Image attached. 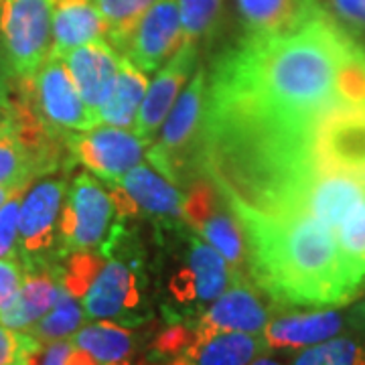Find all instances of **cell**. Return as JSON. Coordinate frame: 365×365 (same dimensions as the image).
<instances>
[{"instance_id": "obj_1", "label": "cell", "mask_w": 365, "mask_h": 365, "mask_svg": "<svg viewBox=\"0 0 365 365\" xmlns=\"http://www.w3.org/2000/svg\"><path fill=\"white\" fill-rule=\"evenodd\" d=\"M365 108V47L319 0L282 31L246 35L213 67L201 136L276 148L313 140L333 112Z\"/></svg>"}, {"instance_id": "obj_2", "label": "cell", "mask_w": 365, "mask_h": 365, "mask_svg": "<svg viewBox=\"0 0 365 365\" xmlns=\"http://www.w3.org/2000/svg\"><path fill=\"white\" fill-rule=\"evenodd\" d=\"M234 209L246 237L254 284L280 307L337 309L359 297L335 234L304 211H262L240 201Z\"/></svg>"}, {"instance_id": "obj_3", "label": "cell", "mask_w": 365, "mask_h": 365, "mask_svg": "<svg viewBox=\"0 0 365 365\" xmlns=\"http://www.w3.org/2000/svg\"><path fill=\"white\" fill-rule=\"evenodd\" d=\"M55 0H2L0 43L16 79L33 78L51 55Z\"/></svg>"}, {"instance_id": "obj_4", "label": "cell", "mask_w": 365, "mask_h": 365, "mask_svg": "<svg viewBox=\"0 0 365 365\" xmlns=\"http://www.w3.org/2000/svg\"><path fill=\"white\" fill-rule=\"evenodd\" d=\"M14 91L53 130L67 134L98 126L61 57L49 55L33 78L16 79Z\"/></svg>"}, {"instance_id": "obj_5", "label": "cell", "mask_w": 365, "mask_h": 365, "mask_svg": "<svg viewBox=\"0 0 365 365\" xmlns=\"http://www.w3.org/2000/svg\"><path fill=\"white\" fill-rule=\"evenodd\" d=\"M205 71L199 69L195 78L189 81L177 106L165 120V126L158 140L148 150V160L157 167L169 181H177L181 170L193 158L197 165L205 102H207V83Z\"/></svg>"}, {"instance_id": "obj_6", "label": "cell", "mask_w": 365, "mask_h": 365, "mask_svg": "<svg viewBox=\"0 0 365 365\" xmlns=\"http://www.w3.org/2000/svg\"><path fill=\"white\" fill-rule=\"evenodd\" d=\"M63 197L66 181L61 177L41 179L26 191L19 220V258L25 270L49 268L61 258L55 244Z\"/></svg>"}, {"instance_id": "obj_7", "label": "cell", "mask_w": 365, "mask_h": 365, "mask_svg": "<svg viewBox=\"0 0 365 365\" xmlns=\"http://www.w3.org/2000/svg\"><path fill=\"white\" fill-rule=\"evenodd\" d=\"M114 215L116 209L104 187L88 173L78 175L59 217L61 258L78 250L106 248V237L110 234Z\"/></svg>"}, {"instance_id": "obj_8", "label": "cell", "mask_w": 365, "mask_h": 365, "mask_svg": "<svg viewBox=\"0 0 365 365\" xmlns=\"http://www.w3.org/2000/svg\"><path fill=\"white\" fill-rule=\"evenodd\" d=\"M242 276L213 246L191 240L185 264L170 276L169 294L177 304L201 311Z\"/></svg>"}, {"instance_id": "obj_9", "label": "cell", "mask_w": 365, "mask_h": 365, "mask_svg": "<svg viewBox=\"0 0 365 365\" xmlns=\"http://www.w3.org/2000/svg\"><path fill=\"white\" fill-rule=\"evenodd\" d=\"M73 163L83 165L104 181H120L128 170L140 165L144 146L136 134L116 126H93L86 134H69L67 138Z\"/></svg>"}, {"instance_id": "obj_10", "label": "cell", "mask_w": 365, "mask_h": 365, "mask_svg": "<svg viewBox=\"0 0 365 365\" xmlns=\"http://www.w3.org/2000/svg\"><path fill=\"white\" fill-rule=\"evenodd\" d=\"M317 165L365 181V108L339 110L323 118L313 134Z\"/></svg>"}, {"instance_id": "obj_11", "label": "cell", "mask_w": 365, "mask_h": 365, "mask_svg": "<svg viewBox=\"0 0 365 365\" xmlns=\"http://www.w3.org/2000/svg\"><path fill=\"white\" fill-rule=\"evenodd\" d=\"M182 39L177 0H157L126 41L122 55L144 73H150L179 51Z\"/></svg>"}, {"instance_id": "obj_12", "label": "cell", "mask_w": 365, "mask_h": 365, "mask_svg": "<svg viewBox=\"0 0 365 365\" xmlns=\"http://www.w3.org/2000/svg\"><path fill=\"white\" fill-rule=\"evenodd\" d=\"M270 321V309L262 300L254 284L242 276L209 304L197 319L193 341L207 339L217 333H264Z\"/></svg>"}, {"instance_id": "obj_13", "label": "cell", "mask_w": 365, "mask_h": 365, "mask_svg": "<svg viewBox=\"0 0 365 365\" xmlns=\"http://www.w3.org/2000/svg\"><path fill=\"white\" fill-rule=\"evenodd\" d=\"M143 307V288L136 270L120 260L106 262L102 272L83 297V311L90 319H110L138 323Z\"/></svg>"}, {"instance_id": "obj_14", "label": "cell", "mask_w": 365, "mask_h": 365, "mask_svg": "<svg viewBox=\"0 0 365 365\" xmlns=\"http://www.w3.org/2000/svg\"><path fill=\"white\" fill-rule=\"evenodd\" d=\"M197 66V45L195 43H182L179 51L169 59V63L160 69L157 79L148 86L144 96L138 116L134 122V134L150 144L155 134L165 124V120L177 102V96L187 83V79L193 76V69Z\"/></svg>"}, {"instance_id": "obj_15", "label": "cell", "mask_w": 365, "mask_h": 365, "mask_svg": "<svg viewBox=\"0 0 365 365\" xmlns=\"http://www.w3.org/2000/svg\"><path fill=\"white\" fill-rule=\"evenodd\" d=\"M61 59L78 88L79 96L83 98L88 110L98 122L100 108L108 102L110 93L116 86L122 55H118V51L110 43L98 39L88 45L76 47L73 51H69Z\"/></svg>"}, {"instance_id": "obj_16", "label": "cell", "mask_w": 365, "mask_h": 365, "mask_svg": "<svg viewBox=\"0 0 365 365\" xmlns=\"http://www.w3.org/2000/svg\"><path fill=\"white\" fill-rule=\"evenodd\" d=\"M365 197V181L347 173L321 169L307 182L299 201V211L327 225L333 234L349 209Z\"/></svg>"}, {"instance_id": "obj_17", "label": "cell", "mask_w": 365, "mask_h": 365, "mask_svg": "<svg viewBox=\"0 0 365 365\" xmlns=\"http://www.w3.org/2000/svg\"><path fill=\"white\" fill-rule=\"evenodd\" d=\"M347 317L337 309H311L309 313H288L274 317L264 329L268 349L300 351L341 335Z\"/></svg>"}, {"instance_id": "obj_18", "label": "cell", "mask_w": 365, "mask_h": 365, "mask_svg": "<svg viewBox=\"0 0 365 365\" xmlns=\"http://www.w3.org/2000/svg\"><path fill=\"white\" fill-rule=\"evenodd\" d=\"M57 264L49 268L25 270V280L14 302L2 313L0 323L14 331H29L53 309L61 294Z\"/></svg>"}, {"instance_id": "obj_19", "label": "cell", "mask_w": 365, "mask_h": 365, "mask_svg": "<svg viewBox=\"0 0 365 365\" xmlns=\"http://www.w3.org/2000/svg\"><path fill=\"white\" fill-rule=\"evenodd\" d=\"M106 21L93 0H59L53 11L51 55L66 57L76 47L106 37Z\"/></svg>"}, {"instance_id": "obj_20", "label": "cell", "mask_w": 365, "mask_h": 365, "mask_svg": "<svg viewBox=\"0 0 365 365\" xmlns=\"http://www.w3.org/2000/svg\"><path fill=\"white\" fill-rule=\"evenodd\" d=\"M132 201L150 217L179 220L182 217V197L167 177L158 175L146 165L128 170L120 181Z\"/></svg>"}, {"instance_id": "obj_21", "label": "cell", "mask_w": 365, "mask_h": 365, "mask_svg": "<svg viewBox=\"0 0 365 365\" xmlns=\"http://www.w3.org/2000/svg\"><path fill=\"white\" fill-rule=\"evenodd\" d=\"M268 351V343L260 333H217L193 341L185 353L193 365H252Z\"/></svg>"}, {"instance_id": "obj_22", "label": "cell", "mask_w": 365, "mask_h": 365, "mask_svg": "<svg viewBox=\"0 0 365 365\" xmlns=\"http://www.w3.org/2000/svg\"><path fill=\"white\" fill-rule=\"evenodd\" d=\"M71 343L90 351L100 365H132L136 353V337L128 327L110 319H100L71 335Z\"/></svg>"}, {"instance_id": "obj_23", "label": "cell", "mask_w": 365, "mask_h": 365, "mask_svg": "<svg viewBox=\"0 0 365 365\" xmlns=\"http://www.w3.org/2000/svg\"><path fill=\"white\" fill-rule=\"evenodd\" d=\"M148 78L138 67L122 55L120 59V69H118V79L114 90L110 93L100 112H98V122L116 126V128H128L136 122L138 110L143 104L146 90H148Z\"/></svg>"}, {"instance_id": "obj_24", "label": "cell", "mask_w": 365, "mask_h": 365, "mask_svg": "<svg viewBox=\"0 0 365 365\" xmlns=\"http://www.w3.org/2000/svg\"><path fill=\"white\" fill-rule=\"evenodd\" d=\"M222 199L223 195L203 213L193 230L230 262L235 272L242 274V268L246 266V237L234 209L223 207Z\"/></svg>"}, {"instance_id": "obj_25", "label": "cell", "mask_w": 365, "mask_h": 365, "mask_svg": "<svg viewBox=\"0 0 365 365\" xmlns=\"http://www.w3.org/2000/svg\"><path fill=\"white\" fill-rule=\"evenodd\" d=\"M45 175H49L45 163L31 146L21 140L13 122L4 114L0 122V185L21 187Z\"/></svg>"}, {"instance_id": "obj_26", "label": "cell", "mask_w": 365, "mask_h": 365, "mask_svg": "<svg viewBox=\"0 0 365 365\" xmlns=\"http://www.w3.org/2000/svg\"><path fill=\"white\" fill-rule=\"evenodd\" d=\"M335 240L353 284L361 294L365 290V197L341 220Z\"/></svg>"}, {"instance_id": "obj_27", "label": "cell", "mask_w": 365, "mask_h": 365, "mask_svg": "<svg viewBox=\"0 0 365 365\" xmlns=\"http://www.w3.org/2000/svg\"><path fill=\"white\" fill-rule=\"evenodd\" d=\"M302 0H237L246 35H264L287 29L299 14Z\"/></svg>"}, {"instance_id": "obj_28", "label": "cell", "mask_w": 365, "mask_h": 365, "mask_svg": "<svg viewBox=\"0 0 365 365\" xmlns=\"http://www.w3.org/2000/svg\"><path fill=\"white\" fill-rule=\"evenodd\" d=\"M83 321H86V311L79 307L78 299L71 297L66 288H61V294L53 304L51 311L39 319L26 333L37 337L41 343H53L78 333Z\"/></svg>"}, {"instance_id": "obj_29", "label": "cell", "mask_w": 365, "mask_h": 365, "mask_svg": "<svg viewBox=\"0 0 365 365\" xmlns=\"http://www.w3.org/2000/svg\"><path fill=\"white\" fill-rule=\"evenodd\" d=\"M157 0H93L106 21V37L116 51H122L138 21Z\"/></svg>"}, {"instance_id": "obj_30", "label": "cell", "mask_w": 365, "mask_h": 365, "mask_svg": "<svg viewBox=\"0 0 365 365\" xmlns=\"http://www.w3.org/2000/svg\"><path fill=\"white\" fill-rule=\"evenodd\" d=\"M290 365H365V343L359 337L337 335L319 345L300 349Z\"/></svg>"}, {"instance_id": "obj_31", "label": "cell", "mask_w": 365, "mask_h": 365, "mask_svg": "<svg viewBox=\"0 0 365 365\" xmlns=\"http://www.w3.org/2000/svg\"><path fill=\"white\" fill-rule=\"evenodd\" d=\"M181 14L182 39L201 43L211 39L222 25L223 0H177Z\"/></svg>"}, {"instance_id": "obj_32", "label": "cell", "mask_w": 365, "mask_h": 365, "mask_svg": "<svg viewBox=\"0 0 365 365\" xmlns=\"http://www.w3.org/2000/svg\"><path fill=\"white\" fill-rule=\"evenodd\" d=\"M104 268V260L96 250L71 252L63 264H57V276L61 287L76 299H83L88 290Z\"/></svg>"}, {"instance_id": "obj_33", "label": "cell", "mask_w": 365, "mask_h": 365, "mask_svg": "<svg viewBox=\"0 0 365 365\" xmlns=\"http://www.w3.org/2000/svg\"><path fill=\"white\" fill-rule=\"evenodd\" d=\"M43 343L26 331L0 323V365H39Z\"/></svg>"}, {"instance_id": "obj_34", "label": "cell", "mask_w": 365, "mask_h": 365, "mask_svg": "<svg viewBox=\"0 0 365 365\" xmlns=\"http://www.w3.org/2000/svg\"><path fill=\"white\" fill-rule=\"evenodd\" d=\"M26 187L19 189L2 207H0V258H19V220L21 205Z\"/></svg>"}, {"instance_id": "obj_35", "label": "cell", "mask_w": 365, "mask_h": 365, "mask_svg": "<svg viewBox=\"0 0 365 365\" xmlns=\"http://www.w3.org/2000/svg\"><path fill=\"white\" fill-rule=\"evenodd\" d=\"M327 11L353 39L365 37V0H327Z\"/></svg>"}, {"instance_id": "obj_36", "label": "cell", "mask_w": 365, "mask_h": 365, "mask_svg": "<svg viewBox=\"0 0 365 365\" xmlns=\"http://www.w3.org/2000/svg\"><path fill=\"white\" fill-rule=\"evenodd\" d=\"M191 343H193V327L175 323V325L167 327L155 339L153 353H155V357H160V359L177 357V355L187 351V347Z\"/></svg>"}, {"instance_id": "obj_37", "label": "cell", "mask_w": 365, "mask_h": 365, "mask_svg": "<svg viewBox=\"0 0 365 365\" xmlns=\"http://www.w3.org/2000/svg\"><path fill=\"white\" fill-rule=\"evenodd\" d=\"M25 268L16 258H0V317L11 307L23 287Z\"/></svg>"}, {"instance_id": "obj_38", "label": "cell", "mask_w": 365, "mask_h": 365, "mask_svg": "<svg viewBox=\"0 0 365 365\" xmlns=\"http://www.w3.org/2000/svg\"><path fill=\"white\" fill-rule=\"evenodd\" d=\"M14 73L0 43V112H6L14 98Z\"/></svg>"}, {"instance_id": "obj_39", "label": "cell", "mask_w": 365, "mask_h": 365, "mask_svg": "<svg viewBox=\"0 0 365 365\" xmlns=\"http://www.w3.org/2000/svg\"><path fill=\"white\" fill-rule=\"evenodd\" d=\"M69 349H71V341H53L41 353L39 365H66V357Z\"/></svg>"}, {"instance_id": "obj_40", "label": "cell", "mask_w": 365, "mask_h": 365, "mask_svg": "<svg viewBox=\"0 0 365 365\" xmlns=\"http://www.w3.org/2000/svg\"><path fill=\"white\" fill-rule=\"evenodd\" d=\"M347 323L353 327V331L357 333V337L365 343V299L359 300L351 309V313L347 314Z\"/></svg>"}, {"instance_id": "obj_41", "label": "cell", "mask_w": 365, "mask_h": 365, "mask_svg": "<svg viewBox=\"0 0 365 365\" xmlns=\"http://www.w3.org/2000/svg\"><path fill=\"white\" fill-rule=\"evenodd\" d=\"M66 365H100V361L90 351H86L81 347H76L71 343V349H69L66 357Z\"/></svg>"}, {"instance_id": "obj_42", "label": "cell", "mask_w": 365, "mask_h": 365, "mask_svg": "<svg viewBox=\"0 0 365 365\" xmlns=\"http://www.w3.org/2000/svg\"><path fill=\"white\" fill-rule=\"evenodd\" d=\"M23 187H29V185H21V187H13V185H0V207L11 199V197L19 191V189H23Z\"/></svg>"}, {"instance_id": "obj_43", "label": "cell", "mask_w": 365, "mask_h": 365, "mask_svg": "<svg viewBox=\"0 0 365 365\" xmlns=\"http://www.w3.org/2000/svg\"><path fill=\"white\" fill-rule=\"evenodd\" d=\"M169 365H193V361L189 359V355H187V353H181V355L173 357V361H170Z\"/></svg>"}, {"instance_id": "obj_44", "label": "cell", "mask_w": 365, "mask_h": 365, "mask_svg": "<svg viewBox=\"0 0 365 365\" xmlns=\"http://www.w3.org/2000/svg\"><path fill=\"white\" fill-rule=\"evenodd\" d=\"M252 365H282V364H278V361H274V359H270V357H264V355H262V357H258V359H256Z\"/></svg>"}, {"instance_id": "obj_45", "label": "cell", "mask_w": 365, "mask_h": 365, "mask_svg": "<svg viewBox=\"0 0 365 365\" xmlns=\"http://www.w3.org/2000/svg\"><path fill=\"white\" fill-rule=\"evenodd\" d=\"M2 116H4V114H2V112H0V122H2Z\"/></svg>"}, {"instance_id": "obj_46", "label": "cell", "mask_w": 365, "mask_h": 365, "mask_svg": "<svg viewBox=\"0 0 365 365\" xmlns=\"http://www.w3.org/2000/svg\"><path fill=\"white\" fill-rule=\"evenodd\" d=\"M57 2H59V0H55V4H57Z\"/></svg>"}, {"instance_id": "obj_47", "label": "cell", "mask_w": 365, "mask_h": 365, "mask_svg": "<svg viewBox=\"0 0 365 365\" xmlns=\"http://www.w3.org/2000/svg\"><path fill=\"white\" fill-rule=\"evenodd\" d=\"M0 2H2V0H0Z\"/></svg>"}]
</instances>
